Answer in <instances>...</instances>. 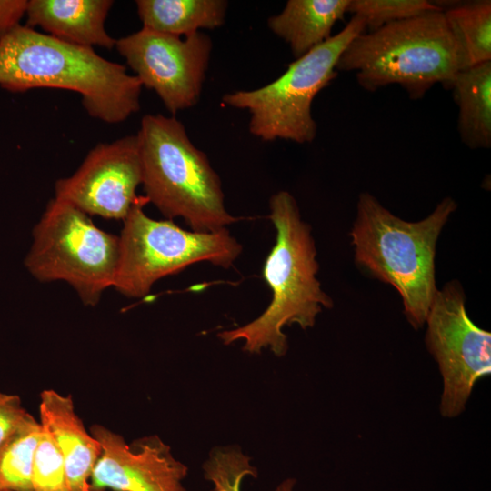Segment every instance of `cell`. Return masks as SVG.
<instances>
[{"label": "cell", "mask_w": 491, "mask_h": 491, "mask_svg": "<svg viewBox=\"0 0 491 491\" xmlns=\"http://www.w3.org/2000/svg\"><path fill=\"white\" fill-rule=\"evenodd\" d=\"M0 86L10 92L59 88L77 92L93 118L108 124L140 109L142 85L125 66L19 25L0 37Z\"/></svg>", "instance_id": "1"}, {"label": "cell", "mask_w": 491, "mask_h": 491, "mask_svg": "<svg viewBox=\"0 0 491 491\" xmlns=\"http://www.w3.org/2000/svg\"><path fill=\"white\" fill-rule=\"evenodd\" d=\"M276 243L266 258L263 277L272 291L267 308L252 322L218 333L225 345L244 340V350L260 353L269 347L277 356L288 348L285 326L297 324L302 329L314 326L323 307L333 301L316 275L319 266L310 226L301 219L294 196L286 191L274 194L269 201Z\"/></svg>", "instance_id": "2"}, {"label": "cell", "mask_w": 491, "mask_h": 491, "mask_svg": "<svg viewBox=\"0 0 491 491\" xmlns=\"http://www.w3.org/2000/svg\"><path fill=\"white\" fill-rule=\"evenodd\" d=\"M456 202L443 199L425 219L404 221L369 193L359 195L350 232L356 263L402 297L411 326H423L436 292L435 256L438 236Z\"/></svg>", "instance_id": "3"}, {"label": "cell", "mask_w": 491, "mask_h": 491, "mask_svg": "<svg viewBox=\"0 0 491 491\" xmlns=\"http://www.w3.org/2000/svg\"><path fill=\"white\" fill-rule=\"evenodd\" d=\"M443 10L358 35L341 54L337 72H355L369 92L399 85L412 99L422 98L437 83L450 89L461 65Z\"/></svg>", "instance_id": "4"}, {"label": "cell", "mask_w": 491, "mask_h": 491, "mask_svg": "<svg viewBox=\"0 0 491 491\" xmlns=\"http://www.w3.org/2000/svg\"><path fill=\"white\" fill-rule=\"evenodd\" d=\"M136 135L145 196L165 216L183 218L195 232L218 231L239 220L227 212L220 177L179 120L147 114Z\"/></svg>", "instance_id": "5"}, {"label": "cell", "mask_w": 491, "mask_h": 491, "mask_svg": "<svg viewBox=\"0 0 491 491\" xmlns=\"http://www.w3.org/2000/svg\"><path fill=\"white\" fill-rule=\"evenodd\" d=\"M138 196L124 218L118 236V259L113 287L129 298L146 296L159 279L189 266L207 262L228 268L242 252L227 228L215 232L182 229L172 220H155L144 212Z\"/></svg>", "instance_id": "6"}, {"label": "cell", "mask_w": 491, "mask_h": 491, "mask_svg": "<svg viewBox=\"0 0 491 491\" xmlns=\"http://www.w3.org/2000/svg\"><path fill=\"white\" fill-rule=\"evenodd\" d=\"M365 30L363 20L353 15L339 33L296 58L275 81L257 89L227 93L222 102L247 110L249 132L263 141L312 143L317 130L312 103L336 77V63L345 48Z\"/></svg>", "instance_id": "7"}, {"label": "cell", "mask_w": 491, "mask_h": 491, "mask_svg": "<svg viewBox=\"0 0 491 491\" xmlns=\"http://www.w3.org/2000/svg\"><path fill=\"white\" fill-rule=\"evenodd\" d=\"M32 235L25 266L39 282H66L91 306L113 287L118 236L95 226L77 207L50 200Z\"/></svg>", "instance_id": "8"}, {"label": "cell", "mask_w": 491, "mask_h": 491, "mask_svg": "<svg viewBox=\"0 0 491 491\" xmlns=\"http://www.w3.org/2000/svg\"><path fill=\"white\" fill-rule=\"evenodd\" d=\"M426 343L438 363L444 389L440 412L460 415L477 380L491 372V334L476 326L465 307L458 281L437 289L426 319Z\"/></svg>", "instance_id": "9"}, {"label": "cell", "mask_w": 491, "mask_h": 491, "mask_svg": "<svg viewBox=\"0 0 491 491\" xmlns=\"http://www.w3.org/2000/svg\"><path fill=\"white\" fill-rule=\"evenodd\" d=\"M212 46L201 32L176 36L142 27L116 39L115 47L142 86L155 91L175 114L198 103Z\"/></svg>", "instance_id": "10"}, {"label": "cell", "mask_w": 491, "mask_h": 491, "mask_svg": "<svg viewBox=\"0 0 491 491\" xmlns=\"http://www.w3.org/2000/svg\"><path fill=\"white\" fill-rule=\"evenodd\" d=\"M142 161L137 135L97 144L77 170L55 184V198L88 215L124 220L138 197Z\"/></svg>", "instance_id": "11"}, {"label": "cell", "mask_w": 491, "mask_h": 491, "mask_svg": "<svg viewBox=\"0 0 491 491\" xmlns=\"http://www.w3.org/2000/svg\"><path fill=\"white\" fill-rule=\"evenodd\" d=\"M101 451L91 475L90 491H185L187 467L176 460L158 436L131 445L102 426L91 429Z\"/></svg>", "instance_id": "12"}, {"label": "cell", "mask_w": 491, "mask_h": 491, "mask_svg": "<svg viewBox=\"0 0 491 491\" xmlns=\"http://www.w3.org/2000/svg\"><path fill=\"white\" fill-rule=\"evenodd\" d=\"M40 398V423L62 454L69 491H90L89 479L101 451L98 441L85 430L71 396L47 389Z\"/></svg>", "instance_id": "13"}, {"label": "cell", "mask_w": 491, "mask_h": 491, "mask_svg": "<svg viewBox=\"0 0 491 491\" xmlns=\"http://www.w3.org/2000/svg\"><path fill=\"white\" fill-rule=\"evenodd\" d=\"M113 4L111 0H30L25 25L39 26L69 44L111 49L116 39L108 35L105 22Z\"/></svg>", "instance_id": "14"}, {"label": "cell", "mask_w": 491, "mask_h": 491, "mask_svg": "<svg viewBox=\"0 0 491 491\" xmlns=\"http://www.w3.org/2000/svg\"><path fill=\"white\" fill-rule=\"evenodd\" d=\"M350 0H288L267 20L269 29L286 42L296 58L326 42L335 24L347 13Z\"/></svg>", "instance_id": "15"}, {"label": "cell", "mask_w": 491, "mask_h": 491, "mask_svg": "<svg viewBox=\"0 0 491 491\" xmlns=\"http://www.w3.org/2000/svg\"><path fill=\"white\" fill-rule=\"evenodd\" d=\"M450 89L458 107L457 129L471 149L491 146V61L460 70Z\"/></svg>", "instance_id": "16"}, {"label": "cell", "mask_w": 491, "mask_h": 491, "mask_svg": "<svg viewBox=\"0 0 491 491\" xmlns=\"http://www.w3.org/2000/svg\"><path fill=\"white\" fill-rule=\"evenodd\" d=\"M143 27L176 36L224 25L228 4L224 0H137Z\"/></svg>", "instance_id": "17"}, {"label": "cell", "mask_w": 491, "mask_h": 491, "mask_svg": "<svg viewBox=\"0 0 491 491\" xmlns=\"http://www.w3.org/2000/svg\"><path fill=\"white\" fill-rule=\"evenodd\" d=\"M461 70L491 61V2L478 0L443 10Z\"/></svg>", "instance_id": "18"}, {"label": "cell", "mask_w": 491, "mask_h": 491, "mask_svg": "<svg viewBox=\"0 0 491 491\" xmlns=\"http://www.w3.org/2000/svg\"><path fill=\"white\" fill-rule=\"evenodd\" d=\"M42 426L29 413L0 445V491H33V463Z\"/></svg>", "instance_id": "19"}, {"label": "cell", "mask_w": 491, "mask_h": 491, "mask_svg": "<svg viewBox=\"0 0 491 491\" xmlns=\"http://www.w3.org/2000/svg\"><path fill=\"white\" fill-rule=\"evenodd\" d=\"M440 9L443 7L438 4L426 0H350L347 13L361 18L366 29L374 31L391 23Z\"/></svg>", "instance_id": "20"}, {"label": "cell", "mask_w": 491, "mask_h": 491, "mask_svg": "<svg viewBox=\"0 0 491 491\" xmlns=\"http://www.w3.org/2000/svg\"><path fill=\"white\" fill-rule=\"evenodd\" d=\"M42 428L34 456L33 491H69L62 454L49 433Z\"/></svg>", "instance_id": "21"}, {"label": "cell", "mask_w": 491, "mask_h": 491, "mask_svg": "<svg viewBox=\"0 0 491 491\" xmlns=\"http://www.w3.org/2000/svg\"><path fill=\"white\" fill-rule=\"evenodd\" d=\"M205 477L215 486L214 491H241L246 476H256L250 458L236 449H216L204 466Z\"/></svg>", "instance_id": "22"}, {"label": "cell", "mask_w": 491, "mask_h": 491, "mask_svg": "<svg viewBox=\"0 0 491 491\" xmlns=\"http://www.w3.org/2000/svg\"><path fill=\"white\" fill-rule=\"evenodd\" d=\"M27 413L18 396L0 391V445Z\"/></svg>", "instance_id": "23"}, {"label": "cell", "mask_w": 491, "mask_h": 491, "mask_svg": "<svg viewBox=\"0 0 491 491\" xmlns=\"http://www.w3.org/2000/svg\"><path fill=\"white\" fill-rule=\"evenodd\" d=\"M26 6V0H0V37L20 25Z\"/></svg>", "instance_id": "24"}, {"label": "cell", "mask_w": 491, "mask_h": 491, "mask_svg": "<svg viewBox=\"0 0 491 491\" xmlns=\"http://www.w3.org/2000/svg\"><path fill=\"white\" fill-rule=\"evenodd\" d=\"M295 480L288 479L283 482L276 489V491H292Z\"/></svg>", "instance_id": "25"}]
</instances>
